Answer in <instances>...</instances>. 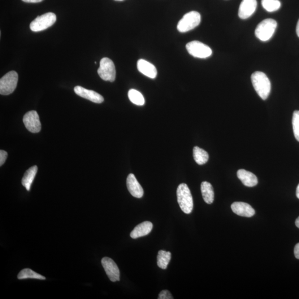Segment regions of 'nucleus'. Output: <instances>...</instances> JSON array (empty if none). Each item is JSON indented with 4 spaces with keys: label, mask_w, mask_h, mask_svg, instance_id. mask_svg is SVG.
Returning <instances> with one entry per match:
<instances>
[{
    "label": "nucleus",
    "mask_w": 299,
    "mask_h": 299,
    "mask_svg": "<svg viewBox=\"0 0 299 299\" xmlns=\"http://www.w3.org/2000/svg\"><path fill=\"white\" fill-rule=\"evenodd\" d=\"M254 88L263 100H266L271 91V81L268 77L262 72H255L251 76Z\"/></svg>",
    "instance_id": "1"
},
{
    "label": "nucleus",
    "mask_w": 299,
    "mask_h": 299,
    "mask_svg": "<svg viewBox=\"0 0 299 299\" xmlns=\"http://www.w3.org/2000/svg\"><path fill=\"white\" fill-rule=\"evenodd\" d=\"M177 202L182 211L186 214L191 213L193 209V198L188 186L181 184L177 189Z\"/></svg>",
    "instance_id": "2"
},
{
    "label": "nucleus",
    "mask_w": 299,
    "mask_h": 299,
    "mask_svg": "<svg viewBox=\"0 0 299 299\" xmlns=\"http://www.w3.org/2000/svg\"><path fill=\"white\" fill-rule=\"evenodd\" d=\"M276 27L277 23L275 20L271 19L264 20L255 29V36L263 42L268 41L272 37Z\"/></svg>",
    "instance_id": "3"
},
{
    "label": "nucleus",
    "mask_w": 299,
    "mask_h": 299,
    "mask_svg": "<svg viewBox=\"0 0 299 299\" xmlns=\"http://www.w3.org/2000/svg\"><path fill=\"white\" fill-rule=\"evenodd\" d=\"M201 17L197 11H190L185 14L177 25V29L180 32L185 33L196 28L200 24Z\"/></svg>",
    "instance_id": "4"
},
{
    "label": "nucleus",
    "mask_w": 299,
    "mask_h": 299,
    "mask_svg": "<svg viewBox=\"0 0 299 299\" xmlns=\"http://www.w3.org/2000/svg\"><path fill=\"white\" fill-rule=\"evenodd\" d=\"M57 17L53 12H48L38 16L30 24V29L33 32H40L52 27L56 22Z\"/></svg>",
    "instance_id": "5"
},
{
    "label": "nucleus",
    "mask_w": 299,
    "mask_h": 299,
    "mask_svg": "<svg viewBox=\"0 0 299 299\" xmlns=\"http://www.w3.org/2000/svg\"><path fill=\"white\" fill-rule=\"evenodd\" d=\"M18 79V74L15 71H11L6 74L0 80V94L7 95L14 92Z\"/></svg>",
    "instance_id": "6"
},
{
    "label": "nucleus",
    "mask_w": 299,
    "mask_h": 299,
    "mask_svg": "<svg viewBox=\"0 0 299 299\" xmlns=\"http://www.w3.org/2000/svg\"><path fill=\"white\" fill-rule=\"evenodd\" d=\"M98 73L103 80L113 82L116 77V70L113 62L108 58H102L100 62Z\"/></svg>",
    "instance_id": "7"
},
{
    "label": "nucleus",
    "mask_w": 299,
    "mask_h": 299,
    "mask_svg": "<svg viewBox=\"0 0 299 299\" xmlns=\"http://www.w3.org/2000/svg\"><path fill=\"white\" fill-rule=\"evenodd\" d=\"M188 53L194 57L207 58L212 54L211 48L201 42L194 41L186 45Z\"/></svg>",
    "instance_id": "8"
},
{
    "label": "nucleus",
    "mask_w": 299,
    "mask_h": 299,
    "mask_svg": "<svg viewBox=\"0 0 299 299\" xmlns=\"http://www.w3.org/2000/svg\"><path fill=\"white\" fill-rule=\"evenodd\" d=\"M24 123L28 131L32 133L41 131V124L40 117L36 111L32 110L27 112L24 116Z\"/></svg>",
    "instance_id": "9"
},
{
    "label": "nucleus",
    "mask_w": 299,
    "mask_h": 299,
    "mask_svg": "<svg viewBox=\"0 0 299 299\" xmlns=\"http://www.w3.org/2000/svg\"><path fill=\"white\" fill-rule=\"evenodd\" d=\"M102 264L107 273L108 278L112 281L120 280V271L118 266L112 259L104 257L102 259Z\"/></svg>",
    "instance_id": "10"
},
{
    "label": "nucleus",
    "mask_w": 299,
    "mask_h": 299,
    "mask_svg": "<svg viewBox=\"0 0 299 299\" xmlns=\"http://www.w3.org/2000/svg\"><path fill=\"white\" fill-rule=\"evenodd\" d=\"M257 7V0H243L238 11V16L243 20L248 19L256 10Z\"/></svg>",
    "instance_id": "11"
},
{
    "label": "nucleus",
    "mask_w": 299,
    "mask_h": 299,
    "mask_svg": "<svg viewBox=\"0 0 299 299\" xmlns=\"http://www.w3.org/2000/svg\"><path fill=\"white\" fill-rule=\"evenodd\" d=\"M75 92L80 97L89 100L95 103H102L104 102V98L101 94L92 90L86 89L81 86H75Z\"/></svg>",
    "instance_id": "12"
},
{
    "label": "nucleus",
    "mask_w": 299,
    "mask_h": 299,
    "mask_svg": "<svg viewBox=\"0 0 299 299\" xmlns=\"http://www.w3.org/2000/svg\"><path fill=\"white\" fill-rule=\"evenodd\" d=\"M231 209L234 213L245 217H251L255 213L253 207L245 202H234L231 205Z\"/></svg>",
    "instance_id": "13"
},
{
    "label": "nucleus",
    "mask_w": 299,
    "mask_h": 299,
    "mask_svg": "<svg viewBox=\"0 0 299 299\" xmlns=\"http://www.w3.org/2000/svg\"><path fill=\"white\" fill-rule=\"evenodd\" d=\"M127 185L129 191L134 197L140 198L144 195V190L138 182L135 175L131 173L127 177Z\"/></svg>",
    "instance_id": "14"
},
{
    "label": "nucleus",
    "mask_w": 299,
    "mask_h": 299,
    "mask_svg": "<svg viewBox=\"0 0 299 299\" xmlns=\"http://www.w3.org/2000/svg\"><path fill=\"white\" fill-rule=\"evenodd\" d=\"M137 67L138 71L150 79H154L157 76V69L154 65L144 59L138 60Z\"/></svg>",
    "instance_id": "15"
},
{
    "label": "nucleus",
    "mask_w": 299,
    "mask_h": 299,
    "mask_svg": "<svg viewBox=\"0 0 299 299\" xmlns=\"http://www.w3.org/2000/svg\"><path fill=\"white\" fill-rule=\"evenodd\" d=\"M238 178L239 179L243 184L246 187L252 188L258 184V181L256 176L254 173L241 169L237 172Z\"/></svg>",
    "instance_id": "16"
},
{
    "label": "nucleus",
    "mask_w": 299,
    "mask_h": 299,
    "mask_svg": "<svg viewBox=\"0 0 299 299\" xmlns=\"http://www.w3.org/2000/svg\"><path fill=\"white\" fill-rule=\"evenodd\" d=\"M153 224L149 221H145L138 224L131 233V237L133 239H137L138 238L144 237L149 235L152 231Z\"/></svg>",
    "instance_id": "17"
},
{
    "label": "nucleus",
    "mask_w": 299,
    "mask_h": 299,
    "mask_svg": "<svg viewBox=\"0 0 299 299\" xmlns=\"http://www.w3.org/2000/svg\"><path fill=\"white\" fill-rule=\"evenodd\" d=\"M203 199L207 204H212L214 201L215 193L213 187L209 182H202L201 186Z\"/></svg>",
    "instance_id": "18"
},
{
    "label": "nucleus",
    "mask_w": 299,
    "mask_h": 299,
    "mask_svg": "<svg viewBox=\"0 0 299 299\" xmlns=\"http://www.w3.org/2000/svg\"><path fill=\"white\" fill-rule=\"evenodd\" d=\"M38 171V167L37 166H33L30 167L25 173L23 179H22V184L24 187L27 189L28 191H29L30 189H31V185L36 175V173Z\"/></svg>",
    "instance_id": "19"
},
{
    "label": "nucleus",
    "mask_w": 299,
    "mask_h": 299,
    "mask_svg": "<svg viewBox=\"0 0 299 299\" xmlns=\"http://www.w3.org/2000/svg\"><path fill=\"white\" fill-rule=\"evenodd\" d=\"M193 155L194 161L199 165L204 164L209 159V154L205 150L198 146L194 147L193 150Z\"/></svg>",
    "instance_id": "20"
},
{
    "label": "nucleus",
    "mask_w": 299,
    "mask_h": 299,
    "mask_svg": "<svg viewBox=\"0 0 299 299\" xmlns=\"http://www.w3.org/2000/svg\"><path fill=\"white\" fill-rule=\"evenodd\" d=\"M171 259V253L164 250H160L158 255V266L162 270H166Z\"/></svg>",
    "instance_id": "21"
},
{
    "label": "nucleus",
    "mask_w": 299,
    "mask_h": 299,
    "mask_svg": "<svg viewBox=\"0 0 299 299\" xmlns=\"http://www.w3.org/2000/svg\"><path fill=\"white\" fill-rule=\"evenodd\" d=\"M17 278L20 280L26 279L28 278L36 279L39 280H46L45 276L38 274L31 270V269L27 268L22 270L17 276Z\"/></svg>",
    "instance_id": "22"
},
{
    "label": "nucleus",
    "mask_w": 299,
    "mask_h": 299,
    "mask_svg": "<svg viewBox=\"0 0 299 299\" xmlns=\"http://www.w3.org/2000/svg\"><path fill=\"white\" fill-rule=\"evenodd\" d=\"M128 97L134 105L142 106L145 103V99L142 94L136 89H131L128 92Z\"/></svg>",
    "instance_id": "23"
},
{
    "label": "nucleus",
    "mask_w": 299,
    "mask_h": 299,
    "mask_svg": "<svg viewBox=\"0 0 299 299\" xmlns=\"http://www.w3.org/2000/svg\"><path fill=\"white\" fill-rule=\"evenodd\" d=\"M262 5L264 9L270 12L278 10L281 7L279 0H262Z\"/></svg>",
    "instance_id": "24"
},
{
    "label": "nucleus",
    "mask_w": 299,
    "mask_h": 299,
    "mask_svg": "<svg viewBox=\"0 0 299 299\" xmlns=\"http://www.w3.org/2000/svg\"><path fill=\"white\" fill-rule=\"evenodd\" d=\"M293 128L295 137L299 141V111H294L293 116Z\"/></svg>",
    "instance_id": "25"
},
{
    "label": "nucleus",
    "mask_w": 299,
    "mask_h": 299,
    "mask_svg": "<svg viewBox=\"0 0 299 299\" xmlns=\"http://www.w3.org/2000/svg\"><path fill=\"white\" fill-rule=\"evenodd\" d=\"M159 299H173V298L170 292L167 290H163L159 295Z\"/></svg>",
    "instance_id": "26"
},
{
    "label": "nucleus",
    "mask_w": 299,
    "mask_h": 299,
    "mask_svg": "<svg viewBox=\"0 0 299 299\" xmlns=\"http://www.w3.org/2000/svg\"><path fill=\"white\" fill-rule=\"evenodd\" d=\"M7 158V153L4 150L0 151V166H2V164L5 163Z\"/></svg>",
    "instance_id": "27"
},
{
    "label": "nucleus",
    "mask_w": 299,
    "mask_h": 299,
    "mask_svg": "<svg viewBox=\"0 0 299 299\" xmlns=\"http://www.w3.org/2000/svg\"><path fill=\"white\" fill-rule=\"evenodd\" d=\"M294 254L295 257H296L297 259H299V243L295 246Z\"/></svg>",
    "instance_id": "28"
},
{
    "label": "nucleus",
    "mask_w": 299,
    "mask_h": 299,
    "mask_svg": "<svg viewBox=\"0 0 299 299\" xmlns=\"http://www.w3.org/2000/svg\"><path fill=\"white\" fill-rule=\"evenodd\" d=\"M22 1L27 3H38L43 1V0H22Z\"/></svg>",
    "instance_id": "29"
},
{
    "label": "nucleus",
    "mask_w": 299,
    "mask_h": 299,
    "mask_svg": "<svg viewBox=\"0 0 299 299\" xmlns=\"http://www.w3.org/2000/svg\"><path fill=\"white\" fill-rule=\"evenodd\" d=\"M296 31H297V35L299 37V20L298 22V24L297 25Z\"/></svg>",
    "instance_id": "30"
},
{
    "label": "nucleus",
    "mask_w": 299,
    "mask_h": 299,
    "mask_svg": "<svg viewBox=\"0 0 299 299\" xmlns=\"http://www.w3.org/2000/svg\"><path fill=\"white\" fill-rule=\"evenodd\" d=\"M297 197L299 199V184L297 188V192H296Z\"/></svg>",
    "instance_id": "31"
},
{
    "label": "nucleus",
    "mask_w": 299,
    "mask_h": 299,
    "mask_svg": "<svg viewBox=\"0 0 299 299\" xmlns=\"http://www.w3.org/2000/svg\"><path fill=\"white\" fill-rule=\"evenodd\" d=\"M296 226L299 228V217L296 219Z\"/></svg>",
    "instance_id": "32"
},
{
    "label": "nucleus",
    "mask_w": 299,
    "mask_h": 299,
    "mask_svg": "<svg viewBox=\"0 0 299 299\" xmlns=\"http://www.w3.org/2000/svg\"><path fill=\"white\" fill-rule=\"evenodd\" d=\"M115 1H123V0H115Z\"/></svg>",
    "instance_id": "33"
}]
</instances>
